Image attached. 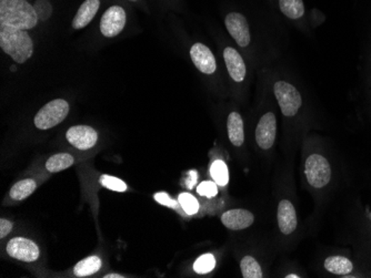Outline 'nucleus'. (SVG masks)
<instances>
[{
	"mask_svg": "<svg viewBox=\"0 0 371 278\" xmlns=\"http://www.w3.org/2000/svg\"><path fill=\"white\" fill-rule=\"evenodd\" d=\"M74 162V158L70 154H55L52 158H48V161L46 162V168L50 173H58V172L64 171L66 168H70Z\"/></svg>",
	"mask_w": 371,
	"mask_h": 278,
	"instance_id": "obj_20",
	"label": "nucleus"
},
{
	"mask_svg": "<svg viewBox=\"0 0 371 278\" xmlns=\"http://www.w3.org/2000/svg\"><path fill=\"white\" fill-rule=\"evenodd\" d=\"M255 217L253 213L246 209H231L223 213L221 222L227 228L233 231H240L248 228L254 223Z\"/></svg>",
	"mask_w": 371,
	"mask_h": 278,
	"instance_id": "obj_12",
	"label": "nucleus"
},
{
	"mask_svg": "<svg viewBox=\"0 0 371 278\" xmlns=\"http://www.w3.org/2000/svg\"><path fill=\"white\" fill-rule=\"evenodd\" d=\"M223 59H225L226 66L233 81H243L246 77L247 70L246 64L241 58L240 54L236 49L227 47L223 50Z\"/></svg>",
	"mask_w": 371,
	"mask_h": 278,
	"instance_id": "obj_13",
	"label": "nucleus"
},
{
	"mask_svg": "<svg viewBox=\"0 0 371 278\" xmlns=\"http://www.w3.org/2000/svg\"><path fill=\"white\" fill-rule=\"evenodd\" d=\"M277 122L274 113L268 112L261 117L256 129V141L262 150H268L276 140Z\"/></svg>",
	"mask_w": 371,
	"mask_h": 278,
	"instance_id": "obj_10",
	"label": "nucleus"
},
{
	"mask_svg": "<svg viewBox=\"0 0 371 278\" xmlns=\"http://www.w3.org/2000/svg\"><path fill=\"white\" fill-rule=\"evenodd\" d=\"M325 268L335 275H348L353 271V264L343 256H331L325 260Z\"/></svg>",
	"mask_w": 371,
	"mask_h": 278,
	"instance_id": "obj_17",
	"label": "nucleus"
},
{
	"mask_svg": "<svg viewBox=\"0 0 371 278\" xmlns=\"http://www.w3.org/2000/svg\"><path fill=\"white\" fill-rule=\"evenodd\" d=\"M129 1H133V3H136V1H138V0H129Z\"/></svg>",
	"mask_w": 371,
	"mask_h": 278,
	"instance_id": "obj_33",
	"label": "nucleus"
},
{
	"mask_svg": "<svg viewBox=\"0 0 371 278\" xmlns=\"http://www.w3.org/2000/svg\"><path fill=\"white\" fill-rule=\"evenodd\" d=\"M100 267H101V260L98 256H90L80 260L79 263L74 266V273L78 277H86L97 273Z\"/></svg>",
	"mask_w": 371,
	"mask_h": 278,
	"instance_id": "obj_18",
	"label": "nucleus"
},
{
	"mask_svg": "<svg viewBox=\"0 0 371 278\" xmlns=\"http://www.w3.org/2000/svg\"><path fill=\"white\" fill-rule=\"evenodd\" d=\"M0 48L16 64H25L33 54V42L27 30L0 26Z\"/></svg>",
	"mask_w": 371,
	"mask_h": 278,
	"instance_id": "obj_2",
	"label": "nucleus"
},
{
	"mask_svg": "<svg viewBox=\"0 0 371 278\" xmlns=\"http://www.w3.org/2000/svg\"><path fill=\"white\" fill-rule=\"evenodd\" d=\"M36 9L39 21H46L52 13V7L48 0H37L36 5L33 6Z\"/></svg>",
	"mask_w": 371,
	"mask_h": 278,
	"instance_id": "obj_27",
	"label": "nucleus"
},
{
	"mask_svg": "<svg viewBox=\"0 0 371 278\" xmlns=\"http://www.w3.org/2000/svg\"><path fill=\"white\" fill-rule=\"evenodd\" d=\"M241 273L245 278H261L262 271L258 262L251 256L243 257L240 263Z\"/></svg>",
	"mask_w": 371,
	"mask_h": 278,
	"instance_id": "obj_23",
	"label": "nucleus"
},
{
	"mask_svg": "<svg viewBox=\"0 0 371 278\" xmlns=\"http://www.w3.org/2000/svg\"><path fill=\"white\" fill-rule=\"evenodd\" d=\"M38 21L36 9L27 0H0V26L29 30Z\"/></svg>",
	"mask_w": 371,
	"mask_h": 278,
	"instance_id": "obj_1",
	"label": "nucleus"
},
{
	"mask_svg": "<svg viewBox=\"0 0 371 278\" xmlns=\"http://www.w3.org/2000/svg\"><path fill=\"white\" fill-rule=\"evenodd\" d=\"M274 91L282 115L286 117H294L297 115L302 103L299 91L292 84L286 81L276 82Z\"/></svg>",
	"mask_w": 371,
	"mask_h": 278,
	"instance_id": "obj_5",
	"label": "nucleus"
},
{
	"mask_svg": "<svg viewBox=\"0 0 371 278\" xmlns=\"http://www.w3.org/2000/svg\"><path fill=\"white\" fill-rule=\"evenodd\" d=\"M106 278H121L123 276L118 275V274H109V275L105 276Z\"/></svg>",
	"mask_w": 371,
	"mask_h": 278,
	"instance_id": "obj_31",
	"label": "nucleus"
},
{
	"mask_svg": "<svg viewBox=\"0 0 371 278\" xmlns=\"http://www.w3.org/2000/svg\"><path fill=\"white\" fill-rule=\"evenodd\" d=\"M99 7L100 0H85L72 19V28L78 30L88 26L97 15Z\"/></svg>",
	"mask_w": 371,
	"mask_h": 278,
	"instance_id": "obj_15",
	"label": "nucleus"
},
{
	"mask_svg": "<svg viewBox=\"0 0 371 278\" xmlns=\"http://www.w3.org/2000/svg\"><path fill=\"white\" fill-rule=\"evenodd\" d=\"M305 173L311 187L321 189L331 182V164L323 156L313 154L306 161Z\"/></svg>",
	"mask_w": 371,
	"mask_h": 278,
	"instance_id": "obj_4",
	"label": "nucleus"
},
{
	"mask_svg": "<svg viewBox=\"0 0 371 278\" xmlns=\"http://www.w3.org/2000/svg\"><path fill=\"white\" fill-rule=\"evenodd\" d=\"M155 199H156L158 203H160V204L165 205V207H172V209H178L180 205H178L176 201H174L170 195L164 193V192H160V193L155 195Z\"/></svg>",
	"mask_w": 371,
	"mask_h": 278,
	"instance_id": "obj_29",
	"label": "nucleus"
},
{
	"mask_svg": "<svg viewBox=\"0 0 371 278\" xmlns=\"http://www.w3.org/2000/svg\"><path fill=\"white\" fill-rule=\"evenodd\" d=\"M280 11L290 19L301 18L305 13V5L302 0H279Z\"/></svg>",
	"mask_w": 371,
	"mask_h": 278,
	"instance_id": "obj_21",
	"label": "nucleus"
},
{
	"mask_svg": "<svg viewBox=\"0 0 371 278\" xmlns=\"http://www.w3.org/2000/svg\"><path fill=\"white\" fill-rule=\"evenodd\" d=\"M37 184L35 180L26 179L17 183L11 187V197L15 201H23L31 197L33 192L36 191Z\"/></svg>",
	"mask_w": 371,
	"mask_h": 278,
	"instance_id": "obj_19",
	"label": "nucleus"
},
{
	"mask_svg": "<svg viewBox=\"0 0 371 278\" xmlns=\"http://www.w3.org/2000/svg\"><path fill=\"white\" fill-rule=\"evenodd\" d=\"M100 183L103 187L116 192H125L127 190V185L125 182L121 181V179L111 175L100 176Z\"/></svg>",
	"mask_w": 371,
	"mask_h": 278,
	"instance_id": "obj_26",
	"label": "nucleus"
},
{
	"mask_svg": "<svg viewBox=\"0 0 371 278\" xmlns=\"http://www.w3.org/2000/svg\"><path fill=\"white\" fill-rule=\"evenodd\" d=\"M6 250H7L8 255L16 260L26 262V263H31V262L38 260L39 254H40L36 243L23 238H16L9 241Z\"/></svg>",
	"mask_w": 371,
	"mask_h": 278,
	"instance_id": "obj_7",
	"label": "nucleus"
},
{
	"mask_svg": "<svg viewBox=\"0 0 371 278\" xmlns=\"http://www.w3.org/2000/svg\"><path fill=\"white\" fill-rule=\"evenodd\" d=\"M190 57H192L194 64L202 74H213L217 69L215 56L205 45L199 44V42L194 45L190 49Z\"/></svg>",
	"mask_w": 371,
	"mask_h": 278,
	"instance_id": "obj_11",
	"label": "nucleus"
},
{
	"mask_svg": "<svg viewBox=\"0 0 371 278\" xmlns=\"http://www.w3.org/2000/svg\"><path fill=\"white\" fill-rule=\"evenodd\" d=\"M66 138L74 148L85 151L96 146L98 134L88 125H74L67 131Z\"/></svg>",
	"mask_w": 371,
	"mask_h": 278,
	"instance_id": "obj_8",
	"label": "nucleus"
},
{
	"mask_svg": "<svg viewBox=\"0 0 371 278\" xmlns=\"http://www.w3.org/2000/svg\"><path fill=\"white\" fill-rule=\"evenodd\" d=\"M229 140L235 146H243L245 141V130H243V121L238 112H231L227 121Z\"/></svg>",
	"mask_w": 371,
	"mask_h": 278,
	"instance_id": "obj_16",
	"label": "nucleus"
},
{
	"mask_svg": "<svg viewBox=\"0 0 371 278\" xmlns=\"http://www.w3.org/2000/svg\"><path fill=\"white\" fill-rule=\"evenodd\" d=\"M278 225L282 234L289 235L297 227V213L292 202L282 199L278 205Z\"/></svg>",
	"mask_w": 371,
	"mask_h": 278,
	"instance_id": "obj_14",
	"label": "nucleus"
},
{
	"mask_svg": "<svg viewBox=\"0 0 371 278\" xmlns=\"http://www.w3.org/2000/svg\"><path fill=\"white\" fill-rule=\"evenodd\" d=\"M178 202L188 215L196 214L199 211V203H198L197 199L189 193H182L178 197Z\"/></svg>",
	"mask_w": 371,
	"mask_h": 278,
	"instance_id": "obj_25",
	"label": "nucleus"
},
{
	"mask_svg": "<svg viewBox=\"0 0 371 278\" xmlns=\"http://www.w3.org/2000/svg\"><path fill=\"white\" fill-rule=\"evenodd\" d=\"M70 113V103L64 99H55L45 105L33 119L39 130L54 128L66 119Z\"/></svg>",
	"mask_w": 371,
	"mask_h": 278,
	"instance_id": "obj_3",
	"label": "nucleus"
},
{
	"mask_svg": "<svg viewBox=\"0 0 371 278\" xmlns=\"http://www.w3.org/2000/svg\"><path fill=\"white\" fill-rule=\"evenodd\" d=\"M13 227V223L5 220V219H1V220H0V238H6V236L11 232Z\"/></svg>",
	"mask_w": 371,
	"mask_h": 278,
	"instance_id": "obj_30",
	"label": "nucleus"
},
{
	"mask_svg": "<svg viewBox=\"0 0 371 278\" xmlns=\"http://www.w3.org/2000/svg\"><path fill=\"white\" fill-rule=\"evenodd\" d=\"M215 266L216 260L213 254H205L196 260L194 264V271L197 274H207L213 271Z\"/></svg>",
	"mask_w": 371,
	"mask_h": 278,
	"instance_id": "obj_24",
	"label": "nucleus"
},
{
	"mask_svg": "<svg viewBox=\"0 0 371 278\" xmlns=\"http://www.w3.org/2000/svg\"><path fill=\"white\" fill-rule=\"evenodd\" d=\"M299 277V276H297V275H288V276H286V278H298Z\"/></svg>",
	"mask_w": 371,
	"mask_h": 278,
	"instance_id": "obj_32",
	"label": "nucleus"
},
{
	"mask_svg": "<svg viewBox=\"0 0 371 278\" xmlns=\"http://www.w3.org/2000/svg\"><path fill=\"white\" fill-rule=\"evenodd\" d=\"M198 195L206 197H215L218 193L217 183L215 181H206L199 184L197 187Z\"/></svg>",
	"mask_w": 371,
	"mask_h": 278,
	"instance_id": "obj_28",
	"label": "nucleus"
},
{
	"mask_svg": "<svg viewBox=\"0 0 371 278\" xmlns=\"http://www.w3.org/2000/svg\"><path fill=\"white\" fill-rule=\"evenodd\" d=\"M127 21L125 9L121 6L108 8L100 21V31L107 38H113L123 30Z\"/></svg>",
	"mask_w": 371,
	"mask_h": 278,
	"instance_id": "obj_6",
	"label": "nucleus"
},
{
	"mask_svg": "<svg viewBox=\"0 0 371 278\" xmlns=\"http://www.w3.org/2000/svg\"><path fill=\"white\" fill-rule=\"evenodd\" d=\"M210 173L213 176L214 181L217 183V185L225 187L229 181L228 168L226 166L225 162L221 160H216L211 168H210Z\"/></svg>",
	"mask_w": 371,
	"mask_h": 278,
	"instance_id": "obj_22",
	"label": "nucleus"
},
{
	"mask_svg": "<svg viewBox=\"0 0 371 278\" xmlns=\"http://www.w3.org/2000/svg\"><path fill=\"white\" fill-rule=\"evenodd\" d=\"M226 28L240 47L250 44V31L245 16L239 13H231L225 19Z\"/></svg>",
	"mask_w": 371,
	"mask_h": 278,
	"instance_id": "obj_9",
	"label": "nucleus"
}]
</instances>
